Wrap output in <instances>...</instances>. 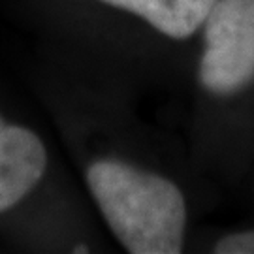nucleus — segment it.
<instances>
[{"label":"nucleus","mask_w":254,"mask_h":254,"mask_svg":"<svg viewBox=\"0 0 254 254\" xmlns=\"http://www.w3.org/2000/svg\"><path fill=\"white\" fill-rule=\"evenodd\" d=\"M87 183L121 245L132 254H179L187 203L172 181L117 160L91 164Z\"/></svg>","instance_id":"1"},{"label":"nucleus","mask_w":254,"mask_h":254,"mask_svg":"<svg viewBox=\"0 0 254 254\" xmlns=\"http://www.w3.org/2000/svg\"><path fill=\"white\" fill-rule=\"evenodd\" d=\"M200 83L213 94H234L254 81V0H218L203 21Z\"/></svg>","instance_id":"2"},{"label":"nucleus","mask_w":254,"mask_h":254,"mask_svg":"<svg viewBox=\"0 0 254 254\" xmlns=\"http://www.w3.org/2000/svg\"><path fill=\"white\" fill-rule=\"evenodd\" d=\"M47 168L42 139L25 127L0 117V213L8 211L36 187Z\"/></svg>","instance_id":"3"},{"label":"nucleus","mask_w":254,"mask_h":254,"mask_svg":"<svg viewBox=\"0 0 254 254\" xmlns=\"http://www.w3.org/2000/svg\"><path fill=\"white\" fill-rule=\"evenodd\" d=\"M145 19L164 36L185 40L203 25L218 0H102Z\"/></svg>","instance_id":"4"},{"label":"nucleus","mask_w":254,"mask_h":254,"mask_svg":"<svg viewBox=\"0 0 254 254\" xmlns=\"http://www.w3.org/2000/svg\"><path fill=\"white\" fill-rule=\"evenodd\" d=\"M213 251L217 254H254V232H239L222 237Z\"/></svg>","instance_id":"5"},{"label":"nucleus","mask_w":254,"mask_h":254,"mask_svg":"<svg viewBox=\"0 0 254 254\" xmlns=\"http://www.w3.org/2000/svg\"><path fill=\"white\" fill-rule=\"evenodd\" d=\"M73 253L77 254V253H89V251H87L85 247H77V249H73Z\"/></svg>","instance_id":"6"}]
</instances>
